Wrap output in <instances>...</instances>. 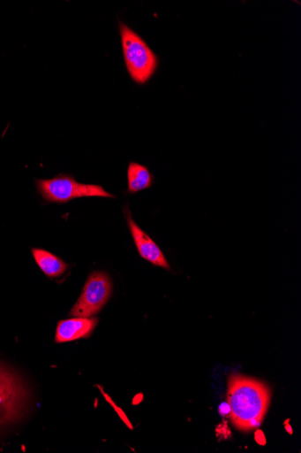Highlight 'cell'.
<instances>
[{
	"label": "cell",
	"mask_w": 301,
	"mask_h": 453,
	"mask_svg": "<svg viewBox=\"0 0 301 453\" xmlns=\"http://www.w3.org/2000/svg\"><path fill=\"white\" fill-rule=\"evenodd\" d=\"M271 396V389L264 382L233 375L229 382L228 403L235 427L243 432L260 427L267 414Z\"/></svg>",
	"instance_id": "1"
},
{
	"label": "cell",
	"mask_w": 301,
	"mask_h": 453,
	"mask_svg": "<svg viewBox=\"0 0 301 453\" xmlns=\"http://www.w3.org/2000/svg\"><path fill=\"white\" fill-rule=\"evenodd\" d=\"M124 58L129 74L144 85L154 75L158 66V58L152 50L132 28L119 23Z\"/></svg>",
	"instance_id": "2"
},
{
	"label": "cell",
	"mask_w": 301,
	"mask_h": 453,
	"mask_svg": "<svg viewBox=\"0 0 301 453\" xmlns=\"http://www.w3.org/2000/svg\"><path fill=\"white\" fill-rule=\"evenodd\" d=\"M36 185L41 196L53 203H67L85 196L116 198L101 186L78 183L74 178L68 175L37 180Z\"/></svg>",
	"instance_id": "3"
},
{
	"label": "cell",
	"mask_w": 301,
	"mask_h": 453,
	"mask_svg": "<svg viewBox=\"0 0 301 453\" xmlns=\"http://www.w3.org/2000/svg\"><path fill=\"white\" fill-rule=\"evenodd\" d=\"M28 400L23 382L0 365V428L21 418Z\"/></svg>",
	"instance_id": "4"
},
{
	"label": "cell",
	"mask_w": 301,
	"mask_h": 453,
	"mask_svg": "<svg viewBox=\"0 0 301 453\" xmlns=\"http://www.w3.org/2000/svg\"><path fill=\"white\" fill-rule=\"evenodd\" d=\"M113 291L109 276L102 272L94 273L86 281L81 296L70 311L71 317L91 318L103 309Z\"/></svg>",
	"instance_id": "5"
},
{
	"label": "cell",
	"mask_w": 301,
	"mask_h": 453,
	"mask_svg": "<svg viewBox=\"0 0 301 453\" xmlns=\"http://www.w3.org/2000/svg\"><path fill=\"white\" fill-rule=\"evenodd\" d=\"M125 216L129 230H131L132 234L140 257L154 265L170 270L159 246L137 225L131 211H126Z\"/></svg>",
	"instance_id": "6"
},
{
	"label": "cell",
	"mask_w": 301,
	"mask_h": 453,
	"mask_svg": "<svg viewBox=\"0 0 301 453\" xmlns=\"http://www.w3.org/2000/svg\"><path fill=\"white\" fill-rule=\"evenodd\" d=\"M98 319L74 317L62 320L57 325L56 342H70L79 339L89 338L94 332Z\"/></svg>",
	"instance_id": "7"
},
{
	"label": "cell",
	"mask_w": 301,
	"mask_h": 453,
	"mask_svg": "<svg viewBox=\"0 0 301 453\" xmlns=\"http://www.w3.org/2000/svg\"><path fill=\"white\" fill-rule=\"evenodd\" d=\"M32 254L42 273L50 278L59 277L68 269L67 264L46 250L33 249Z\"/></svg>",
	"instance_id": "8"
},
{
	"label": "cell",
	"mask_w": 301,
	"mask_h": 453,
	"mask_svg": "<svg viewBox=\"0 0 301 453\" xmlns=\"http://www.w3.org/2000/svg\"><path fill=\"white\" fill-rule=\"evenodd\" d=\"M128 192L138 193L153 185V176L143 165L132 162L127 170Z\"/></svg>",
	"instance_id": "9"
}]
</instances>
